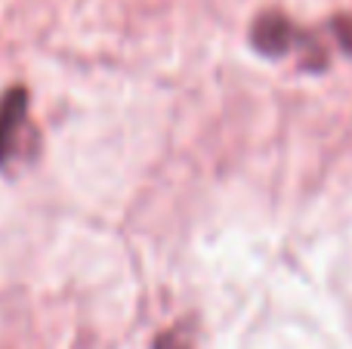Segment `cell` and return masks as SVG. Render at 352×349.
Instances as JSON below:
<instances>
[{
  "label": "cell",
  "mask_w": 352,
  "mask_h": 349,
  "mask_svg": "<svg viewBox=\"0 0 352 349\" xmlns=\"http://www.w3.org/2000/svg\"><path fill=\"white\" fill-rule=\"evenodd\" d=\"M254 47L266 56H281L300 41L297 28H294L287 19L281 16H263L260 22L254 25V34H250Z\"/></svg>",
  "instance_id": "obj_2"
},
{
  "label": "cell",
  "mask_w": 352,
  "mask_h": 349,
  "mask_svg": "<svg viewBox=\"0 0 352 349\" xmlns=\"http://www.w3.org/2000/svg\"><path fill=\"white\" fill-rule=\"evenodd\" d=\"M25 127H28V93L16 87L0 99V167L19 155V139Z\"/></svg>",
  "instance_id": "obj_1"
}]
</instances>
